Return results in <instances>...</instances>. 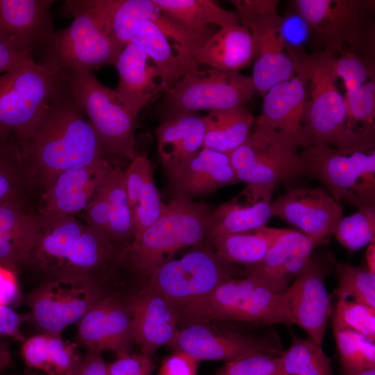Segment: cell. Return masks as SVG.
I'll return each instance as SVG.
<instances>
[{
	"label": "cell",
	"mask_w": 375,
	"mask_h": 375,
	"mask_svg": "<svg viewBox=\"0 0 375 375\" xmlns=\"http://www.w3.org/2000/svg\"><path fill=\"white\" fill-rule=\"evenodd\" d=\"M203 119L205 136L202 148L228 155L245 142L255 121L244 106L211 111Z\"/></svg>",
	"instance_id": "d6a6232c"
},
{
	"label": "cell",
	"mask_w": 375,
	"mask_h": 375,
	"mask_svg": "<svg viewBox=\"0 0 375 375\" xmlns=\"http://www.w3.org/2000/svg\"><path fill=\"white\" fill-rule=\"evenodd\" d=\"M149 60L141 48L129 43L122 50L115 65L119 76L115 91L137 116L167 88Z\"/></svg>",
	"instance_id": "4316f807"
},
{
	"label": "cell",
	"mask_w": 375,
	"mask_h": 375,
	"mask_svg": "<svg viewBox=\"0 0 375 375\" xmlns=\"http://www.w3.org/2000/svg\"><path fill=\"white\" fill-rule=\"evenodd\" d=\"M328 269L312 256L283 292L290 324L302 328L322 345L333 308L324 284Z\"/></svg>",
	"instance_id": "2e32d148"
},
{
	"label": "cell",
	"mask_w": 375,
	"mask_h": 375,
	"mask_svg": "<svg viewBox=\"0 0 375 375\" xmlns=\"http://www.w3.org/2000/svg\"><path fill=\"white\" fill-rule=\"evenodd\" d=\"M343 375H375V368L342 372Z\"/></svg>",
	"instance_id": "680465c9"
},
{
	"label": "cell",
	"mask_w": 375,
	"mask_h": 375,
	"mask_svg": "<svg viewBox=\"0 0 375 375\" xmlns=\"http://www.w3.org/2000/svg\"><path fill=\"white\" fill-rule=\"evenodd\" d=\"M335 76L340 78L346 90L344 97L349 112L354 122L366 133H375V85L372 67L358 53L341 51L334 56Z\"/></svg>",
	"instance_id": "484cf974"
},
{
	"label": "cell",
	"mask_w": 375,
	"mask_h": 375,
	"mask_svg": "<svg viewBox=\"0 0 375 375\" xmlns=\"http://www.w3.org/2000/svg\"><path fill=\"white\" fill-rule=\"evenodd\" d=\"M285 228L265 226L227 235L210 242L213 252L224 262L247 266L259 262Z\"/></svg>",
	"instance_id": "836d02e7"
},
{
	"label": "cell",
	"mask_w": 375,
	"mask_h": 375,
	"mask_svg": "<svg viewBox=\"0 0 375 375\" xmlns=\"http://www.w3.org/2000/svg\"><path fill=\"white\" fill-rule=\"evenodd\" d=\"M115 167L101 159L61 173L41 193L37 213L72 217L81 213Z\"/></svg>",
	"instance_id": "ffe728a7"
},
{
	"label": "cell",
	"mask_w": 375,
	"mask_h": 375,
	"mask_svg": "<svg viewBox=\"0 0 375 375\" xmlns=\"http://www.w3.org/2000/svg\"><path fill=\"white\" fill-rule=\"evenodd\" d=\"M135 340L142 353L151 356L169 344L177 330L178 308L156 291L147 288L128 298Z\"/></svg>",
	"instance_id": "7402d4cb"
},
{
	"label": "cell",
	"mask_w": 375,
	"mask_h": 375,
	"mask_svg": "<svg viewBox=\"0 0 375 375\" xmlns=\"http://www.w3.org/2000/svg\"><path fill=\"white\" fill-rule=\"evenodd\" d=\"M294 4L324 50L342 51L347 44L367 50L374 44V1L297 0Z\"/></svg>",
	"instance_id": "9c48e42d"
},
{
	"label": "cell",
	"mask_w": 375,
	"mask_h": 375,
	"mask_svg": "<svg viewBox=\"0 0 375 375\" xmlns=\"http://www.w3.org/2000/svg\"><path fill=\"white\" fill-rule=\"evenodd\" d=\"M73 97L86 116L109 160L116 166L135 157L138 116L122 97L89 69L62 72Z\"/></svg>",
	"instance_id": "5b68a950"
},
{
	"label": "cell",
	"mask_w": 375,
	"mask_h": 375,
	"mask_svg": "<svg viewBox=\"0 0 375 375\" xmlns=\"http://www.w3.org/2000/svg\"><path fill=\"white\" fill-rule=\"evenodd\" d=\"M281 29L286 47H300L310 33L308 24L299 14L283 18Z\"/></svg>",
	"instance_id": "816d5d0a"
},
{
	"label": "cell",
	"mask_w": 375,
	"mask_h": 375,
	"mask_svg": "<svg viewBox=\"0 0 375 375\" xmlns=\"http://www.w3.org/2000/svg\"><path fill=\"white\" fill-rule=\"evenodd\" d=\"M342 372L375 368V344L360 333L333 327Z\"/></svg>",
	"instance_id": "60d3db41"
},
{
	"label": "cell",
	"mask_w": 375,
	"mask_h": 375,
	"mask_svg": "<svg viewBox=\"0 0 375 375\" xmlns=\"http://www.w3.org/2000/svg\"><path fill=\"white\" fill-rule=\"evenodd\" d=\"M284 375H334L321 345L292 334L289 348L280 356Z\"/></svg>",
	"instance_id": "ab89813d"
},
{
	"label": "cell",
	"mask_w": 375,
	"mask_h": 375,
	"mask_svg": "<svg viewBox=\"0 0 375 375\" xmlns=\"http://www.w3.org/2000/svg\"><path fill=\"white\" fill-rule=\"evenodd\" d=\"M170 182L174 198L192 200L238 180L228 154L202 148Z\"/></svg>",
	"instance_id": "83f0119b"
},
{
	"label": "cell",
	"mask_w": 375,
	"mask_h": 375,
	"mask_svg": "<svg viewBox=\"0 0 375 375\" xmlns=\"http://www.w3.org/2000/svg\"><path fill=\"white\" fill-rule=\"evenodd\" d=\"M347 250L356 251L374 240L375 206L342 217L332 233Z\"/></svg>",
	"instance_id": "7bdbcfd3"
},
{
	"label": "cell",
	"mask_w": 375,
	"mask_h": 375,
	"mask_svg": "<svg viewBox=\"0 0 375 375\" xmlns=\"http://www.w3.org/2000/svg\"><path fill=\"white\" fill-rule=\"evenodd\" d=\"M32 241L8 232L0 226V264H3L19 272L24 265Z\"/></svg>",
	"instance_id": "bcb514c9"
},
{
	"label": "cell",
	"mask_w": 375,
	"mask_h": 375,
	"mask_svg": "<svg viewBox=\"0 0 375 375\" xmlns=\"http://www.w3.org/2000/svg\"><path fill=\"white\" fill-rule=\"evenodd\" d=\"M297 147L255 128L245 142L228 154L238 182L276 187L306 174Z\"/></svg>",
	"instance_id": "5bb4252c"
},
{
	"label": "cell",
	"mask_w": 375,
	"mask_h": 375,
	"mask_svg": "<svg viewBox=\"0 0 375 375\" xmlns=\"http://www.w3.org/2000/svg\"><path fill=\"white\" fill-rule=\"evenodd\" d=\"M306 175L317 179L338 203L358 209L375 206V151L342 153L312 144L300 153Z\"/></svg>",
	"instance_id": "52a82bcc"
},
{
	"label": "cell",
	"mask_w": 375,
	"mask_h": 375,
	"mask_svg": "<svg viewBox=\"0 0 375 375\" xmlns=\"http://www.w3.org/2000/svg\"><path fill=\"white\" fill-rule=\"evenodd\" d=\"M154 365L150 357L144 354L126 353L110 365V375H150Z\"/></svg>",
	"instance_id": "c3c4849f"
},
{
	"label": "cell",
	"mask_w": 375,
	"mask_h": 375,
	"mask_svg": "<svg viewBox=\"0 0 375 375\" xmlns=\"http://www.w3.org/2000/svg\"><path fill=\"white\" fill-rule=\"evenodd\" d=\"M199 362L190 354L177 351L163 361L159 375H197Z\"/></svg>",
	"instance_id": "681fc988"
},
{
	"label": "cell",
	"mask_w": 375,
	"mask_h": 375,
	"mask_svg": "<svg viewBox=\"0 0 375 375\" xmlns=\"http://www.w3.org/2000/svg\"><path fill=\"white\" fill-rule=\"evenodd\" d=\"M253 58L251 35L240 24L221 28L194 55L197 65L233 72L248 67Z\"/></svg>",
	"instance_id": "f546056e"
},
{
	"label": "cell",
	"mask_w": 375,
	"mask_h": 375,
	"mask_svg": "<svg viewBox=\"0 0 375 375\" xmlns=\"http://www.w3.org/2000/svg\"><path fill=\"white\" fill-rule=\"evenodd\" d=\"M155 133L160 161L172 181L202 149L205 136L203 117L193 112L172 115Z\"/></svg>",
	"instance_id": "cb8c5ba5"
},
{
	"label": "cell",
	"mask_w": 375,
	"mask_h": 375,
	"mask_svg": "<svg viewBox=\"0 0 375 375\" xmlns=\"http://www.w3.org/2000/svg\"><path fill=\"white\" fill-rule=\"evenodd\" d=\"M74 375H110L108 365L103 360L101 352L87 350Z\"/></svg>",
	"instance_id": "11a10c76"
},
{
	"label": "cell",
	"mask_w": 375,
	"mask_h": 375,
	"mask_svg": "<svg viewBox=\"0 0 375 375\" xmlns=\"http://www.w3.org/2000/svg\"><path fill=\"white\" fill-rule=\"evenodd\" d=\"M19 144L30 187L41 193L64 172L109 160L62 74L39 121Z\"/></svg>",
	"instance_id": "7a4b0ae2"
},
{
	"label": "cell",
	"mask_w": 375,
	"mask_h": 375,
	"mask_svg": "<svg viewBox=\"0 0 375 375\" xmlns=\"http://www.w3.org/2000/svg\"><path fill=\"white\" fill-rule=\"evenodd\" d=\"M52 0H0V35L18 49L31 52L54 33Z\"/></svg>",
	"instance_id": "44dd1931"
},
{
	"label": "cell",
	"mask_w": 375,
	"mask_h": 375,
	"mask_svg": "<svg viewBox=\"0 0 375 375\" xmlns=\"http://www.w3.org/2000/svg\"><path fill=\"white\" fill-rule=\"evenodd\" d=\"M29 319L28 313H18L10 306L0 305V339L8 337L23 342L26 338L22 333L21 327Z\"/></svg>",
	"instance_id": "f907efd6"
},
{
	"label": "cell",
	"mask_w": 375,
	"mask_h": 375,
	"mask_svg": "<svg viewBox=\"0 0 375 375\" xmlns=\"http://www.w3.org/2000/svg\"><path fill=\"white\" fill-rule=\"evenodd\" d=\"M367 266L369 269L375 273V244L374 240L368 244L366 251Z\"/></svg>",
	"instance_id": "6f0895ef"
},
{
	"label": "cell",
	"mask_w": 375,
	"mask_h": 375,
	"mask_svg": "<svg viewBox=\"0 0 375 375\" xmlns=\"http://www.w3.org/2000/svg\"><path fill=\"white\" fill-rule=\"evenodd\" d=\"M35 238L22 270L37 285L56 278L78 279L103 290L124 269L122 249L105 234L72 216L35 215Z\"/></svg>",
	"instance_id": "6da1fadb"
},
{
	"label": "cell",
	"mask_w": 375,
	"mask_h": 375,
	"mask_svg": "<svg viewBox=\"0 0 375 375\" xmlns=\"http://www.w3.org/2000/svg\"><path fill=\"white\" fill-rule=\"evenodd\" d=\"M12 362V357L8 345L0 339V372L7 369Z\"/></svg>",
	"instance_id": "9f6ffc18"
},
{
	"label": "cell",
	"mask_w": 375,
	"mask_h": 375,
	"mask_svg": "<svg viewBox=\"0 0 375 375\" xmlns=\"http://www.w3.org/2000/svg\"><path fill=\"white\" fill-rule=\"evenodd\" d=\"M275 188L248 184L237 197L214 210L206 238H219L251 231L266 225L271 216L272 192Z\"/></svg>",
	"instance_id": "603a6c76"
},
{
	"label": "cell",
	"mask_w": 375,
	"mask_h": 375,
	"mask_svg": "<svg viewBox=\"0 0 375 375\" xmlns=\"http://www.w3.org/2000/svg\"><path fill=\"white\" fill-rule=\"evenodd\" d=\"M62 78L29 57L0 76V133L24 141L44 111Z\"/></svg>",
	"instance_id": "8992f818"
},
{
	"label": "cell",
	"mask_w": 375,
	"mask_h": 375,
	"mask_svg": "<svg viewBox=\"0 0 375 375\" xmlns=\"http://www.w3.org/2000/svg\"><path fill=\"white\" fill-rule=\"evenodd\" d=\"M331 317L333 327L351 329L374 342L375 308L352 300H338Z\"/></svg>",
	"instance_id": "ee69618b"
},
{
	"label": "cell",
	"mask_w": 375,
	"mask_h": 375,
	"mask_svg": "<svg viewBox=\"0 0 375 375\" xmlns=\"http://www.w3.org/2000/svg\"><path fill=\"white\" fill-rule=\"evenodd\" d=\"M108 206V236L119 249L128 247L134 239V222L125 184V171L116 166L102 184Z\"/></svg>",
	"instance_id": "8d00e7d4"
},
{
	"label": "cell",
	"mask_w": 375,
	"mask_h": 375,
	"mask_svg": "<svg viewBox=\"0 0 375 375\" xmlns=\"http://www.w3.org/2000/svg\"><path fill=\"white\" fill-rule=\"evenodd\" d=\"M262 286L269 288L265 281L258 277L247 276L243 279L231 277L206 297L183 308V310L185 316L194 321L219 320L226 311Z\"/></svg>",
	"instance_id": "e575fe53"
},
{
	"label": "cell",
	"mask_w": 375,
	"mask_h": 375,
	"mask_svg": "<svg viewBox=\"0 0 375 375\" xmlns=\"http://www.w3.org/2000/svg\"><path fill=\"white\" fill-rule=\"evenodd\" d=\"M69 26L54 32L43 46L41 64L61 73L67 69H89L115 66L121 51L90 14L75 12Z\"/></svg>",
	"instance_id": "7c38bea8"
},
{
	"label": "cell",
	"mask_w": 375,
	"mask_h": 375,
	"mask_svg": "<svg viewBox=\"0 0 375 375\" xmlns=\"http://www.w3.org/2000/svg\"><path fill=\"white\" fill-rule=\"evenodd\" d=\"M21 351L29 368L47 375H74L83 358L76 343L56 334L38 333L25 339Z\"/></svg>",
	"instance_id": "4dcf8cb0"
},
{
	"label": "cell",
	"mask_w": 375,
	"mask_h": 375,
	"mask_svg": "<svg viewBox=\"0 0 375 375\" xmlns=\"http://www.w3.org/2000/svg\"><path fill=\"white\" fill-rule=\"evenodd\" d=\"M231 265L222 260L212 249L192 250L153 269L147 275L148 287L177 308H183L233 277L234 269Z\"/></svg>",
	"instance_id": "8fae6325"
},
{
	"label": "cell",
	"mask_w": 375,
	"mask_h": 375,
	"mask_svg": "<svg viewBox=\"0 0 375 375\" xmlns=\"http://www.w3.org/2000/svg\"><path fill=\"white\" fill-rule=\"evenodd\" d=\"M156 7L170 19L199 30L208 29L209 24L221 28L238 25L237 13L221 8L211 0H152Z\"/></svg>",
	"instance_id": "d590c367"
},
{
	"label": "cell",
	"mask_w": 375,
	"mask_h": 375,
	"mask_svg": "<svg viewBox=\"0 0 375 375\" xmlns=\"http://www.w3.org/2000/svg\"><path fill=\"white\" fill-rule=\"evenodd\" d=\"M198 360L226 362L257 355L281 356L284 350L277 340L255 338L231 331H214L194 324L177 331L169 344Z\"/></svg>",
	"instance_id": "e0dca14e"
},
{
	"label": "cell",
	"mask_w": 375,
	"mask_h": 375,
	"mask_svg": "<svg viewBox=\"0 0 375 375\" xmlns=\"http://www.w3.org/2000/svg\"><path fill=\"white\" fill-rule=\"evenodd\" d=\"M240 21L252 37L254 64L252 80L256 91L265 94L277 83L290 78L295 64L287 53L282 33L283 18L277 0H232Z\"/></svg>",
	"instance_id": "ba28073f"
},
{
	"label": "cell",
	"mask_w": 375,
	"mask_h": 375,
	"mask_svg": "<svg viewBox=\"0 0 375 375\" xmlns=\"http://www.w3.org/2000/svg\"><path fill=\"white\" fill-rule=\"evenodd\" d=\"M213 212L207 204L173 198L159 218L123 249L124 269L147 276L179 249L200 242Z\"/></svg>",
	"instance_id": "277c9868"
},
{
	"label": "cell",
	"mask_w": 375,
	"mask_h": 375,
	"mask_svg": "<svg viewBox=\"0 0 375 375\" xmlns=\"http://www.w3.org/2000/svg\"><path fill=\"white\" fill-rule=\"evenodd\" d=\"M256 92L251 76L239 72L194 69L167 88L162 103L166 118L198 110L244 106Z\"/></svg>",
	"instance_id": "30bf717a"
},
{
	"label": "cell",
	"mask_w": 375,
	"mask_h": 375,
	"mask_svg": "<svg viewBox=\"0 0 375 375\" xmlns=\"http://www.w3.org/2000/svg\"><path fill=\"white\" fill-rule=\"evenodd\" d=\"M106 294L105 290L88 281L56 278L38 284L24 301L30 310L29 320L40 333L61 335Z\"/></svg>",
	"instance_id": "4fadbf2b"
},
{
	"label": "cell",
	"mask_w": 375,
	"mask_h": 375,
	"mask_svg": "<svg viewBox=\"0 0 375 375\" xmlns=\"http://www.w3.org/2000/svg\"><path fill=\"white\" fill-rule=\"evenodd\" d=\"M77 324V340L86 350L128 353L135 340L128 299L107 294Z\"/></svg>",
	"instance_id": "d6986e66"
},
{
	"label": "cell",
	"mask_w": 375,
	"mask_h": 375,
	"mask_svg": "<svg viewBox=\"0 0 375 375\" xmlns=\"http://www.w3.org/2000/svg\"><path fill=\"white\" fill-rule=\"evenodd\" d=\"M342 215L341 204L320 187L290 189L271 205L272 217L299 228L317 246L332 233Z\"/></svg>",
	"instance_id": "ac0fdd59"
},
{
	"label": "cell",
	"mask_w": 375,
	"mask_h": 375,
	"mask_svg": "<svg viewBox=\"0 0 375 375\" xmlns=\"http://www.w3.org/2000/svg\"><path fill=\"white\" fill-rule=\"evenodd\" d=\"M294 64V75L265 94L262 112L254 124L297 148H305L310 145L305 127L307 79Z\"/></svg>",
	"instance_id": "9a60e30c"
},
{
	"label": "cell",
	"mask_w": 375,
	"mask_h": 375,
	"mask_svg": "<svg viewBox=\"0 0 375 375\" xmlns=\"http://www.w3.org/2000/svg\"><path fill=\"white\" fill-rule=\"evenodd\" d=\"M338 288L337 299H348L375 308V273L367 265L340 263L336 267Z\"/></svg>",
	"instance_id": "b9f144b4"
},
{
	"label": "cell",
	"mask_w": 375,
	"mask_h": 375,
	"mask_svg": "<svg viewBox=\"0 0 375 375\" xmlns=\"http://www.w3.org/2000/svg\"><path fill=\"white\" fill-rule=\"evenodd\" d=\"M316 247L301 232L285 229L265 257L248 267L247 276L260 278L271 290L282 292L288 288Z\"/></svg>",
	"instance_id": "d4e9b609"
},
{
	"label": "cell",
	"mask_w": 375,
	"mask_h": 375,
	"mask_svg": "<svg viewBox=\"0 0 375 375\" xmlns=\"http://www.w3.org/2000/svg\"><path fill=\"white\" fill-rule=\"evenodd\" d=\"M215 375H284L279 356L257 355L225 363Z\"/></svg>",
	"instance_id": "f6af8a7d"
},
{
	"label": "cell",
	"mask_w": 375,
	"mask_h": 375,
	"mask_svg": "<svg viewBox=\"0 0 375 375\" xmlns=\"http://www.w3.org/2000/svg\"><path fill=\"white\" fill-rule=\"evenodd\" d=\"M130 43L141 48L153 60L161 81L167 88L197 68L198 65L192 57L174 52L167 37L151 22H140L133 31Z\"/></svg>",
	"instance_id": "1f68e13d"
},
{
	"label": "cell",
	"mask_w": 375,
	"mask_h": 375,
	"mask_svg": "<svg viewBox=\"0 0 375 375\" xmlns=\"http://www.w3.org/2000/svg\"><path fill=\"white\" fill-rule=\"evenodd\" d=\"M124 171L135 239L159 218L165 204L160 199L154 182L151 164L147 156L136 155Z\"/></svg>",
	"instance_id": "f1b7e54d"
},
{
	"label": "cell",
	"mask_w": 375,
	"mask_h": 375,
	"mask_svg": "<svg viewBox=\"0 0 375 375\" xmlns=\"http://www.w3.org/2000/svg\"><path fill=\"white\" fill-rule=\"evenodd\" d=\"M102 184L99 188L92 201L81 214L83 222L108 236L109 226L108 206Z\"/></svg>",
	"instance_id": "7dc6e473"
},
{
	"label": "cell",
	"mask_w": 375,
	"mask_h": 375,
	"mask_svg": "<svg viewBox=\"0 0 375 375\" xmlns=\"http://www.w3.org/2000/svg\"><path fill=\"white\" fill-rule=\"evenodd\" d=\"M30 188L18 141L11 135L0 133V205L25 203V194Z\"/></svg>",
	"instance_id": "f35d334b"
},
{
	"label": "cell",
	"mask_w": 375,
	"mask_h": 375,
	"mask_svg": "<svg viewBox=\"0 0 375 375\" xmlns=\"http://www.w3.org/2000/svg\"><path fill=\"white\" fill-rule=\"evenodd\" d=\"M18 272L15 268L0 264V305L10 306L19 299Z\"/></svg>",
	"instance_id": "f5cc1de1"
},
{
	"label": "cell",
	"mask_w": 375,
	"mask_h": 375,
	"mask_svg": "<svg viewBox=\"0 0 375 375\" xmlns=\"http://www.w3.org/2000/svg\"><path fill=\"white\" fill-rule=\"evenodd\" d=\"M334 56L335 53L324 50L293 58L307 79L305 127L310 144L328 145L342 153L374 149L375 137L354 122L336 85Z\"/></svg>",
	"instance_id": "3957f363"
},
{
	"label": "cell",
	"mask_w": 375,
	"mask_h": 375,
	"mask_svg": "<svg viewBox=\"0 0 375 375\" xmlns=\"http://www.w3.org/2000/svg\"><path fill=\"white\" fill-rule=\"evenodd\" d=\"M29 57L30 52L18 49L0 35V76Z\"/></svg>",
	"instance_id": "db71d44e"
},
{
	"label": "cell",
	"mask_w": 375,
	"mask_h": 375,
	"mask_svg": "<svg viewBox=\"0 0 375 375\" xmlns=\"http://www.w3.org/2000/svg\"><path fill=\"white\" fill-rule=\"evenodd\" d=\"M219 320L291 325L283 292H277L265 286L256 289L235 304Z\"/></svg>",
	"instance_id": "74e56055"
}]
</instances>
